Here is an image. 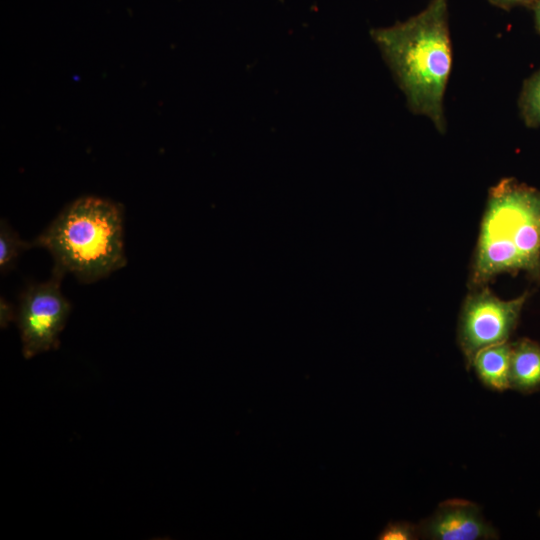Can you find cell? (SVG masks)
Instances as JSON below:
<instances>
[{
  "label": "cell",
  "mask_w": 540,
  "mask_h": 540,
  "mask_svg": "<svg viewBox=\"0 0 540 540\" xmlns=\"http://www.w3.org/2000/svg\"><path fill=\"white\" fill-rule=\"evenodd\" d=\"M379 48L409 110L446 131L443 101L452 67L447 0H431L417 15L393 26L374 28Z\"/></svg>",
  "instance_id": "obj_1"
},
{
  "label": "cell",
  "mask_w": 540,
  "mask_h": 540,
  "mask_svg": "<svg viewBox=\"0 0 540 540\" xmlns=\"http://www.w3.org/2000/svg\"><path fill=\"white\" fill-rule=\"evenodd\" d=\"M518 272L540 278V189L510 177L488 191L469 287Z\"/></svg>",
  "instance_id": "obj_2"
},
{
  "label": "cell",
  "mask_w": 540,
  "mask_h": 540,
  "mask_svg": "<svg viewBox=\"0 0 540 540\" xmlns=\"http://www.w3.org/2000/svg\"><path fill=\"white\" fill-rule=\"evenodd\" d=\"M47 249L54 268L91 283L126 264L122 208L99 197H81L69 204L33 242Z\"/></svg>",
  "instance_id": "obj_3"
},
{
  "label": "cell",
  "mask_w": 540,
  "mask_h": 540,
  "mask_svg": "<svg viewBox=\"0 0 540 540\" xmlns=\"http://www.w3.org/2000/svg\"><path fill=\"white\" fill-rule=\"evenodd\" d=\"M529 297L525 291L512 299H501L487 286L472 288L459 314L457 342L467 368L482 349L509 341Z\"/></svg>",
  "instance_id": "obj_4"
},
{
  "label": "cell",
  "mask_w": 540,
  "mask_h": 540,
  "mask_svg": "<svg viewBox=\"0 0 540 540\" xmlns=\"http://www.w3.org/2000/svg\"><path fill=\"white\" fill-rule=\"evenodd\" d=\"M64 275L53 268L48 281L30 285L20 296L15 318L26 359L59 347V335L71 309L60 289Z\"/></svg>",
  "instance_id": "obj_5"
},
{
  "label": "cell",
  "mask_w": 540,
  "mask_h": 540,
  "mask_svg": "<svg viewBox=\"0 0 540 540\" xmlns=\"http://www.w3.org/2000/svg\"><path fill=\"white\" fill-rule=\"evenodd\" d=\"M420 539L491 540L496 529L484 518L479 506L465 499L440 503L434 513L418 524Z\"/></svg>",
  "instance_id": "obj_6"
},
{
  "label": "cell",
  "mask_w": 540,
  "mask_h": 540,
  "mask_svg": "<svg viewBox=\"0 0 540 540\" xmlns=\"http://www.w3.org/2000/svg\"><path fill=\"white\" fill-rule=\"evenodd\" d=\"M509 386L523 394L540 390V343L530 338L510 342Z\"/></svg>",
  "instance_id": "obj_7"
},
{
  "label": "cell",
  "mask_w": 540,
  "mask_h": 540,
  "mask_svg": "<svg viewBox=\"0 0 540 540\" xmlns=\"http://www.w3.org/2000/svg\"><path fill=\"white\" fill-rule=\"evenodd\" d=\"M510 342L492 345L480 350L473 358L479 380L488 388L499 392L509 386Z\"/></svg>",
  "instance_id": "obj_8"
},
{
  "label": "cell",
  "mask_w": 540,
  "mask_h": 540,
  "mask_svg": "<svg viewBox=\"0 0 540 540\" xmlns=\"http://www.w3.org/2000/svg\"><path fill=\"white\" fill-rule=\"evenodd\" d=\"M519 105L526 124L540 126V70L524 84Z\"/></svg>",
  "instance_id": "obj_9"
},
{
  "label": "cell",
  "mask_w": 540,
  "mask_h": 540,
  "mask_svg": "<svg viewBox=\"0 0 540 540\" xmlns=\"http://www.w3.org/2000/svg\"><path fill=\"white\" fill-rule=\"evenodd\" d=\"M33 247L32 243L22 241L5 221L0 226V268L2 272L11 269L19 254Z\"/></svg>",
  "instance_id": "obj_10"
},
{
  "label": "cell",
  "mask_w": 540,
  "mask_h": 540,
  "mask_svg": "<svg viewBox=\"0 0 540 540\" xmlns=\"http://www.w3.org/2000/svg\"><path fill=\"white\" fill-rule=\"evenodd\" d=\"M379 540H416L420 539L418 524L408 521H390L376 537Z\"/></svg>",
  "instance_id": "obj_11"
},
{
  "label": "cell",
  "mask_w": 540,
  "mask_h": 540,
  "mask_svg": "<svg viewBox=\"0 0 540 540\" xmlns=\"http://www.w3.org/2000/svg\"><path fill=\"white\" fill-rule=\"evenodd\" d=\"M492 5L499 8L510 10L517 6H533L537 0H488Z\"/></svg>",
  "instance_id": "obj_12"
},
{
  "label": "cell",
  "mask_w": 540,
  "mask_h": 540,
  "mask_svg": "<svg viewBox=\"0 0 540 540\" xmlns=\"http://www.w3.org/2000/svg\"><path fill=\"white\" fill-rule=\"evenodd\" d=\"M14 313L12 307L7 301L1 299V325L6 326L7 323L13 318Z\"/></svg>",
  "instance_id": "obj_13"
},
{
  "label": "cell",
  "mask_w": 540,
  "mask_h": 540,
  "mask_svg": "<svg viewBox=\"0 0 540 540\" xmlns=\"http://www.w3.org/2000/svg\"><path fill=\"white\" fill-rule=\"evenodd\" d=\"M534 11H535V23L536 27L540 32V0H537V2L534 5Z\"/></svg>",
  "instance_id": "obj_14"
},
{
  "label": "cell",
  "mask_w": 540,
  "mask_h": 540,
  "mask_svg": "<svg viewBox=\"0 0 540 540\" xmlns=\"http://www.w3.org/2000/svg\"><path fill=\"white\" fill-rule=\"evenodd\" d=\"M539 517H540V509H539Z\"/></svg>",
  "instance_id": "obj_15"
}]
</instances>
